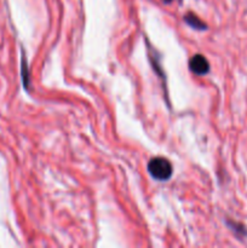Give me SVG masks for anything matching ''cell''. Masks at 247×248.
Returning <instances> with one entry per match:
<instances>
[{
    "instance_id": "cell-3",
    "label": "cell",
    "mask_w": 247,
    "mask_h": 248,
    "mask_svg": "<svg viewBox=\"0 0 247 248\" xmlns=\"http://www.w3.org/2000/svg\"><path fill=\"white\" fill-rule=\"evenodd\" d=\"M184 21H185L191 28L198 29V31H205V29L207 28L205 22L201 21V19L199 18L198 16H195L194 14H186L185 16H184Z\"/></svg>"
},
{
    "instance_id": "cell-5",
    "label": "cell",
    "mask_w": 247,
    "mask_h": 248,
    "mask_svg": "<svg viewBox=\"0 0 247 248\" xmlns=\"http://www.w3.org/2000/svg\"><path fill=\"white\" fill-rule=\"evenodd\" d=\"M162 1H164V2H166V4H170V2H171L172 0H162Z\"/></svg>"
},
{
    "instance_id": "cell-2",
    "label": "cell",
    "mask_w": 247,
    "mask_h": 248,
    "mask_svg": "<svg viewBox=\"0 0 247 248\" xmlns=\"http://www.w3.org/2000/svg\"><path fill=\"white\" fill-rule=\"evenodd\" d=\"M189 69L198 75H205L210 72V64L202 55H195L189 61Z\"/></svg>"
},
{
    "instance_id": "cell-4",
    "label": "cell",
    "mask_w": 247,
    "mask_h": 248,
    "mask_svg": "<svg viewBox=\"0 0 247 248\" xmlns=\"http://www.w3.org/2000/svg\"><path fill=\"white\" fill-rule=\"evenodd\" d=\"M22 78H23V82H24V87H28L29 85V75H28V67H27L26 61H22Z\"/></svg>"
},
{
    "instance_id": "cell-1",
    "label": "cell",
    "mask_w": 247,
    "mask_h": 248,
    "mask_svg": "<svg viewBox=\"0 0 247 248\" xmlns=\"http://www.w3.org/2000/svg\"><path fill=\"white\" fill-rule=\"evenodd\" d=\"M148 171L156 181H167L172 176V165L166 157H153L148 164Z\"/></svg>"
}]
</instances>
